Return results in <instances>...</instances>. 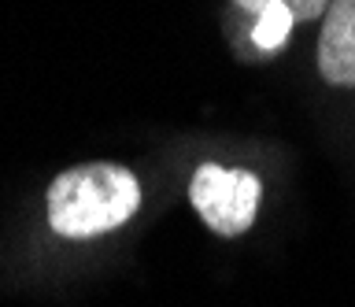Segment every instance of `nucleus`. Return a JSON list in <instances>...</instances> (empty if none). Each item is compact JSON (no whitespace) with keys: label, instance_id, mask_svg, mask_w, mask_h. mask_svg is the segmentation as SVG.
Segmentation results:
<instances>
[{"label":"nucleus","instance_id":"20e7f679","mask_svg":"<svg viewBox=\"0 0 355 307\" xmlns=\"http://www.w3.org/2000/svg\"><path fill=\"white\" fill-rule=\"evenodd\" d=\"M293 12H288L285 4H277V0H270V4L259 12V19H255V26H252V41H255V49H263V52H274V49H282L285 45V37L293 34Z\"/></svg>","mask_w":355,"mask_h":307},{"label":"nucleus","instance_id":"f03ea898","mask_svg":"<svg viewBox=\"0 0 355 307\" xmlns=\"http://www.w3.org/2000/svg\"><path fill=\"white\" fill-rule=\"evenodd\" d=\"M263 185L248 170H226L218 163H204L193 174L189 185V200H193L196 215L215 229L218 237H237L255 222L259 211Z\"/></svg>","mask_w":355,"mask_h":307},{"label":"nucleus","instance_id":"7ed1b4c3","mask_svg":"<svg viewBox=\"0 0 355 307\" xmlns=\"http://www.w3.org/2000/svg\"><path fill=\"white\" fill-rule=\"evenodd\" d=\"M318 67L333 85H355V0H329L318 37Z\"/></svg>","mask_w":355,"mask_h":307},{"label":"nucleus","instance_id":"f257e3e1","mask_svg":"<svg viewBox=\"0 0 355 307\" xmlns=\"http://www.w3.org/2000/svg\"><path fill=\"white\" fill-rule=\"evenodd\" d=\"M49 226L60 237H96L122 226L141 207V185L126 167L85 163L49 185Z\"/></svg>","mask_w":355,"mask_h":307},{"label":"nucleus","instance_id":"423d86ee","mask_svg":"<svg viewBox=\"0 0 355 307\" xmlns=\"http://www.w3.org/2000/svg\"><path fill=\"white\" fill-rule=\"evenodd\" d=\"M237 4L244 8V12H255V15H259V12H263V8H266V4H270V0H237Z\"/></svg>","mask_w":355,"mask_h":307},{"label":"nucleus","instance_id":"39448f33","mask_svg":"<svg viewBox=\"0 0 355 307\" xmlns=\"http://www.w3.org/2000/svg\"><path fill=\"white\" fill-rule=\"evenodd\" d=\"M277 4H285L288 12H293V19H296V23H307V19H318V15H326L329 0H277Z\"/></svg>","mask_w":355,"mask_h":307}]
</instances>
